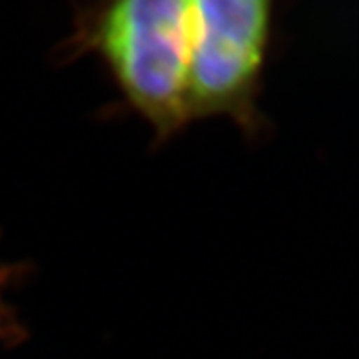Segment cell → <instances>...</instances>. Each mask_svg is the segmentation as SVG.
I'll return each instance as SVG.
<instances>
[{
  "label": "cell",
  "mask_w": 359,
  "mask_h": 359,
  "mask_svg": "<svg viewBox=\"0 0 359 359\" xmlns=\"http://www.w3.org/2000/svg\"><path fill=\"white\" fill-rule=\"evenodd\" d=\"M4 269H0V321H2V286H4Z\"/></svg>",
  "instance_id": "3"
},
{
  "label": "cell",
  "mask_w": 359,
  "mask_h": 359,
  "mask_svg": "<svg viewBox=\"0 0 359 359\" xmlns=\"http://www.w3.org/2000/svg\"><path fill=\"white\" fill-rule=\"evenodd\" d=\"M189 17L191 0H100L81 15L70 43L76 53L100 57L160 140L189 123Z\"/></svg>",
  "instance_id": "1"
},
{
  "label": "cell",
  "mask_w": 359,
  "mask_h": 359,
  "mask_svg": "<svg viewBox=\"0 0 359 359\" xmlns=\"http://www.w3.org/2000/svg\"><path fill=\"white\" fill-rule=\"evenodd\" d=\"M275 0H191L187 119L227 118L259 128V94Z\"/></svg>",
  "instance_id": "2"
}]
</instances>
